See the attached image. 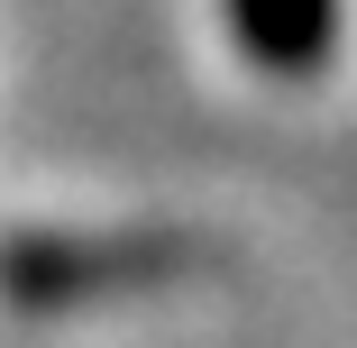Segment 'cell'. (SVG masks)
<instances>
[{
    "mask_svg": "<svg viewBox=\"0 0 357 348\" xmlns=\"http://www.w3.org/2000/svg\"><path fill=\"white\" fill-rule=\"evenodd\" d=\"M183 266H192V239H174V229H101V239H74V229L46 239L37 229V239L0 248V294L19 312H74V303L174 285Z\"/></svg>",
    "mask_w": 357,
    "mask_h": 348,
    "instance_id": "cell-1",
    "label": "cell"
},
{
    "mask_svg": "<svg viewBox=\"0 0 357 348\" xmlns=\"http://www.w3.org/2000/svg\"><path fill=\"white\" fill-rule=\"evenodd\" d=\"M220 19H229V46L257 64V74L303 83V74H321L339 55L348 0H220Z\"/></svg>",
    "mask_w": 357,
    "mask_h": 348,
    "instance_id": "cell-2",
    "label": "cell"
}]
</instances>
